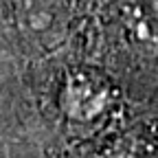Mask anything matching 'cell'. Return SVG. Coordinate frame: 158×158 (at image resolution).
I'll list each match as a JSON object with an SVG mask.
<instances>
[{
  "instance_id": "6da1fadb",
  "label": "cell",
  "mask_w": 158,
  "mask_h": 158,
  "mask_svg": "<svg viewBox=\"0 0 158 158\" xmlns=\"http://www.w3.org/2000/svg\"><path fill=\"white\" fill-rule=\"evenodd\" d=\"M112 86L97 75L75 73L66 79L59 94V106L73 123H94L112 108Z\"/></svg>"
},
{
  "instance_id": "7a4b0ae2",
  "label": "cell",
  "mask_w": 158,
  "mask_h": 158,
  "mask_svg": "<svg viewBox=\"0 0 158 158\" xmlns=\"http://www.w3.org/2000/svg\"><path fill=\"white\" fill-rule=\"evenodd\" d=\"M118 15L134 44L158 53V0H121Z\"/></svg>"
},
{
  "instance_id": "3957f363",
  "label": "cell",
  "mask_w": 158,
  "mask_h": 158,
  "mask_svg": "<svg viewBox=\"0 0 158 158\" xmlns=\"http://www.w3.org/2000/svg\"><path fill=\"white\" fill-rule=\"evenodd\" d=\"M112 158H158L156 145L147 136H125L118 147L114 149Z\"/></svg>"
}]
</instances>
